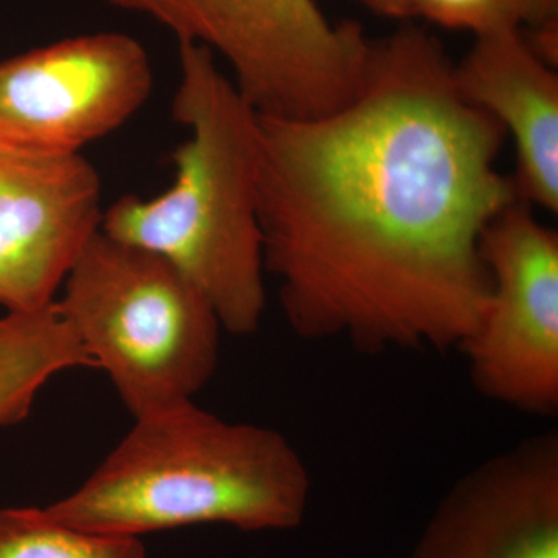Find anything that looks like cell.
Here are the masks:
<instances>
[{"mask_svg":"<svg viewBox=\"0 0 558 558\" xmlns=\"http://www.w3.org/2000/svg\"><path fill=\"white\" fill-rule=\"evenodd\" d=\"M465 100L498 121L515 148L510 175L529 207L558 211V75L520 27L475 36L454 62Z\"/></svg>","mask_w":558,"mask_h":558,"instance_id":"10","label":"cell"},{"mask_svg":"<svg viewBox=\"0 0 558 558\" xmlns=\"http://www.w3.org/2000/svg\"><path fill=\"white\" fill-rule=\"evenodd\" d=\"M179 64L172 117L190 137L172 153L174 182L150 199L112 202L100 230L170 260L204 293L223 330L253 336L267 303L259 113L207 47L179 43Z\"/></svg>","mask_w":558,"mask_h":558,"instance_id":"2","label":"cell"},{"mask_svg":"<svg viewBox=\"0 0 558 558\" xmlns=\"http://www.w3.org/2000/svg\"><path fill=\"white\" fill-rule=\"evenodd\" d=\"M520 25L532 32L558 25V0H508Z\"/></svg>","mask_w":558,"mask_h":558,"instance_id":"13","label":"cell"},{"mask_svg":"<svg viewBox=\"0 0 558 558\" xmlns=\"http://www.w3.org/2000/svg\"><path fill=\"white\" fill-rule=\"evenodd\" d=\"M134 421L89 478L47 506L51 517L140 538L209 523L288 531L306 515L310 472L277 429L226 421L194 400Z\"/></svg>","mask_w":558,"mask_h":558,"instance_id":"3","label":"cell"},{"mask_svg":"<svg viewBox=\"0 0 558 558\" xmlns=\"http://www.w3.org/2000/svg\"><path fill=\"white\" fill-rule=\"evenodd\" d=\"M54 306L134 418L194 400L215 376L220 322L163 256L98 230Z\"/></svg>","mask_w":558,"mask_h":558,"instance_id":"4","label":"cell"},{"mask_svg":"<svg viewBox=\"0 0 558 558\" xmlns=\"http://www.w3.org/2000/svg\"><path fill=\"white\" fill-rule=\"evenodd\" d=\"M486 306L462 341L484 398L523 413L558 410V234L513 202L484 231Z\"/></svg>","mask_w":558,"mask_h":558,"instance_id":"6","label":"cell"},{"mask_svg":"<svg viewBox=\"0 0 558 558\" xmlns=\"http://www.w3.org/2000/svg\"><path fill=\"white\" fill-rule=\"evenodd\" d=\"M207 47L259 116L314 119L362 86L371 43L355 21L333 22L317 0H101Z\"/></svg>","mask_w":558,"mask_h":558,"instance_id":"5","label":"cell"},{"mask_svg":"<svg viewBox=\"0 0 558 558\" xmlns=\"http://www.w3.org/2000/svg\"><path fill=\"white\" fill-rule=\"evenodd\" d=\"M371 13L400 22L416 17V0H359Z\"/></svg>","mask_w":558,"mask_h":558,"instance_id":"14","label":"cell"},{"mask_svg":"<svg viewBox=\"0 0 558 558\" xmlns=\"http://www.w3.org/2000/svg\"><path fill=\"white\" fill-rule=\"evenodd\" d=\"M506 140L411 21L373 39L347 105L259 116L264 266L293 332L376 354L461 347L487 301L484 231L519 201Z\"/></svg>","mask_w":558,"mask_h":558,"instance_id":"1","label":"cell"},{"mask_svg":"<svg viewBox=\"0 0 558 558\" xmlns=\"http://www.w3.org/2000/svg\"><path fill=\"white\" fill-rule=\"evenodd\" d=\"M101 179L83 154L36 156L0 145V306L57 300L81 250L100 230Z\"/></svg>","mask_w":558,"mask_h":558,"instance_id":"8","label":"cell"},{"mask_svg":"<svg viewBox=\"0 0 558 558\" xmlns=\"http://www.w3.org/2000/svg\"><path fill=\"white\" fill-rule=\"evenodd\" d=\"M413 558H558V436L481 462L440 501Z\"/></svg>","mask_w":558,"mask_h":558,"instance_id":"9","label":"cell"},{"mask_svg":"<svg viewBox=\"0 0 558 558\" xmlns=\"http://www.w3.org/2000/svg\"><path fill=\"white\" fill-rule=\"evenodd\" d=\"M0 558H146L142 539L92 534L47 508L0 509Z\"/></svg>","mask_w":558,"mask_h":558,"instance_id":"11","label":"cell"},{"mask_svg":"<svg viewBox=\"0 0 558 558\" xmlns=\"http://www.w3.org/2000/svg\"><path fill=\"white\" fill-rule=\"evenodd\" d=\"M416 17L475 36L520 27L508 0H416Z\"/></svg>","mask_w":558,"mask_h":558,"instance_id":"12","label":"cell"},{"mask_svg":"<svg viewBox=\"0 0 558 558\" xmlns=\"http://www.w3.org/2000/svg\"><path fill=\"white\" fill-rule=\"evenodd\" d=\"M154 70L137 39L117 32L58 40L0 61V145L78 156L149 100Z\"/></svg>","mask_w":558,"mask_h":558,"instance_id":"7","label":"cell"}]
</instances>
